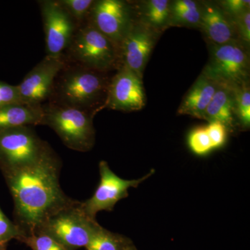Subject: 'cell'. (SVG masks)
<instances>
[{"label":"cell","mask_w":250,"mask_h":250,"mask_svg":"<svg viewBox=\"0 0 250 250\" xmlns=\"http://www.w3.org/2000/svg\"><path fill=\"white\" fill-rule=\"evenodd\" d=\"M60 170L52 150L32 165L1 171L14 202V223L23 237L36 233L51 215L75 202L61 188Z\"/></svg>","instance_id":"6da1fadb"},{"label":"cell","mask_w":250,"mask_h":250,"mask_svg":"<svg viewBox=\"0 0 250 250\" xmlns=\"http://www.w3.org/2000/svg\"><path fill=\"white\" fill-rule=\"evenodd\" d=\"M103 73L66 62L54 82L52 103L90 113L104 97L106 98L109 83Z\"/></svg>","instance_id":"7a4b0ae2"},{"label":"cell","mask_w":250,"mask_h":250,"mask_svg":"<svg viewBox=\"0 0 250 250\" xmlns=\"http://www.w3.org/2000/svg\"><path fill=\"white\" fill-rule=\"evenodd\" d=\"M63 57L66 62L104 72L116 65L118 49L86 21L77 28Z\"/></svg>","instance_id":"3957f363"},{"label":"cell","mask_w":250,"mask_h":250,"mask_svg":"<svg viewBox=\"0 0 250 250\" xmlns=\"http://www.w3.org/2000/svg\"><path fill=\"white\" fill-rule=\"evenodd\" d=\"M103 228L75 201L51 215L34 234L47 235L70 250L85 247Z\"/></svg>","instance_id":"277c9868"},{"label":"cell","mask_w":250,"mask_h":250,"mask_svg":"<svg viewBox=\"0 0 250 250\" xmlns=\"http://www.w3.org/2000/svg\"><path fill=\"white\" fill-rule=\"evenodd\" d=\"M42 107L43 125L52 128L66 147L83 152L92 149L95 132L89 112L52 103Z\"/></svg>","instance_id":"5b68a950"},{"label":"cell","mask_w":250,"mask_h":250,"mask_svg":"<svg viewBox=\"0 0 250 250\" xmlns=\"http://www.w3.org/2000/svg\"><path fill=\"white\" fill-rule=\"evenodd\" d=\"M52 150L29 126L0 132V169L14 170L32 165Z\"/></svg>","instance_id":"8992f818"},{"label":"cell","mask_w":250,"mask_h":250,"mask_svg":"<svg viewBox=\"0 0 250 250\" xmlns=\"http://www.w3.org/2000/svg\"><path fill=\"white\" fill-rule=\"evenodd\" d=\"M249 75V58L241 45L235 42L212 45L210 59L203 75L218 86L236 90L242 88Z\"/></svg>","instance_id":"52a82bcc"},{"label":"cell","mask_w":250,"mask_h":250,"mask_svg":"<svg viewBox=\"0 0 250 250\" xmlns=\"http://www.w3.org/2000/svg\"><path fill=\"white\" fill-rule=\"evenodd\" d=\"M39 2L45 32L46 56L62 57L78 26L58 0H42Z\"/></svg>","instance_id":"ba28073f"},{"label":"cell","mask_w":250,"mask_h":250,"mask_svg":"<svg viewBox=\"0 0 250 250\" xmlns=\"http://www.w3.org/2000/svg\"><path fill=\"white\" fill-rule=\"evenodd\" d=\"M100 182L95 193L84 202H81L82 209L88 216L96 219V215L102 210L110 211L114 208L117 202L128 196L130 188H137L143 181L154 173V170L142 178L126 180L116 175L108 166L107 163H100Z\"/></svg>","instance_id":"9c48e42d"},{"label":"cell","mask_w":250,"mask_h":250,"mask_svg":"<svg viewBox=\"0 0 250 250\" xmlns=\"http://www.w3.org/2000/svg\"><path fill=\"white\" fill-rule=\"evenodd\" d=\"M87 22L108 38L118 49L132 26L131 9L126 1L121 0L94 1Z\"/></svg>","instance_id":"30bf717a"},{"label":"cell","mask_w":250,"mask_h":250,"mask_svg":"<svg viewBox=\"0 0 250 250\" xmlns=\"http://www.w3.org/2000/svg\"><path fill=\"white\" fill-rule=\"evenodd\" d=\"M65 64L63 56H46L18 85L22 103L31 106H42V103L50 98L56 78Z\"/></svg>","instance_id":"8fae6325"},{"label":"cell","mask_w":250,"mask_h":250,"mask_svg":"<svg viewBox=\"0 0 250 250\" xmlns=\"http://www.w3.org/2000/svg\"><path fill=\"white\" fill-rule=\"evenodd\" d=\"M145 104L142 78L127 68L120 67L108 84L105 106L116 111L129 112L142 109Z\"/></svg>","instance_id":"7c38bea8"},{"label":"cell","mask_w":250,"mask_h":250,"mask_svg":"<svg viewBox=\"0 0 250 250\" xmlns=\"http://www.w3.org/2000/svg\"><path fill=\"white\" fill-rule=\"evenodd\" d=\"M154 44L152 33L132 24L118 49V59H121V67L127 68L142 78L143 70Z\"/></svg>","instance_id":"4fadbf2b"},{"label":"cell","mask_w":250,"mask_h":250,"mask_svg":"<svg viewBox=\"0 0 250 250\" xmlns=\"http://www.w3.org/2000/svg\"><path fill=\"white\" fill-rule=\"evenodd\" d=\"M200 24L213 45H221L234 42L233 26L218 6L206 4L201 11Z\"/></svg>","instance_id":"5bb4252c"},{"label":"cell","mask_w":250,"mask_h":250,"mask_svg":"<svg viewBox=\"0 0 250 250\" xmlns=\"http://www.w3.org/2000/svg\"><path fill=\"white\" fill-rule=\"evenodd\" d=\"M218 85L205 75L200 77L194 83L179 107L181 115H189L203 119L206 108L218 88Z\"/></svg>","instance_id":"9a60e30c"},{"label":"cell","mask_w":250,"mask_h":250,"mask_svg":"<svg viewBox=\"0 0 250 250\" xmlns=\"http://www.w3.org/2000/svg\"><path fill=\"white\" fill-rule=\"evenodd\" d=\"M42 106L14 104L0 108V132L18 126L43 125Z\"/></svg>","instance_id":"2e32d148"},{"label":"cell","mask_w":250,"mask_h":250,"mask_svg":"<svg viewBox=\"0 0 250 250\" xmlns=\"http://www.w3.org/2000/svg\"><path fill=\"white\" fill-rule=\"evenodd\" d=\"M234 108V96L231 94V90L218 86L206 108L203 120L208 122H220L226 127H231L233 126Z\"/></svg>","instance_id":"e0dca14e"},{"label":"cell","mask_w":250,"mask_h":250,"mask_svg":"<svg viewBox=\"0 0 250 250\" xmlns=\"http://www.w3.org/2000/svg\"><path fill=\"white\" fill-rule=\"evenodd\" d=\"M133 247L129 238L102 228L85 248L86 250H129Z\"/></svg>","instance_id":"ac0fdd59"},{"label":"cell","mask_w":250,"mask_h":250,"mask_svg":"<svg viewBox=\"0 0 250 250\" xmlns=\"http://www.w3.org/2000/svg\"><path fill=\"white\" fill-rule=\"evenodd\" d=\"M170 3L167 0H150L146 4L145 16L153 27L164 26L170 15Z\"/></svg>","instance_id":"d6986e66"},{"label":"cell","mask_w":250,"mask_h":250,"mask_svg":"<svg viewBox=\"0 0 250 250\" xmlns=\"http://www.w3.org/2000/svg\"><path fill=\"white\" fill-rule=\"evenodd\" d=\"M59 4L66 10L73 18L77 26L80 27L88 20L93 0H58Z\"/></svg>","instance_id":"ffe728a7"},{"label":"cell","mask_w":250,"mask_h":250,"mask_svg":"<svg viewBox=\"0 0 250 250\" xmlns=\"http://www.w3.org/2000/svg\"><path fill=\"white\" fill-rule=\"evenodd\" d=\"M188 145L192 152L198 155H205L213 149L207 130L203 126L192 130L188 136Z\"/></svg>","instance_id":"44dd1931"},{"label":"cell","mask_w":250,"mask_h":250,"mask_svg":"<svg viewBox=\"0 0 250 250\" xmlns=\"http://www.w3.org/2000/svg\"><path fill=\"white\" fill-rule=\"evenodd\" d=\"M235 108L237 116L243 126L250 124V92L249 88H240L234 90Z\"/></svg>","instance_id":"7402d4cb"},{"label":"cell","mask_w":250,"mask_h":250,"mask_svg":"<svg viewBox=\"0 0 250 250\" xmlns=\"http://www.w3.org/2000/svg\"><path fill=\"white\" fill-rule=\"evenodd\" d=\"M19 241L25 243L32 250H70L51 237L41 233L23 237Z\"/></svg>","instance_id":"603a6c76"},{"label":"cell","mask_w":250,"mask_h":250,"mask_svg":"<svg viewBox=\"0 0 250 250\" xmlns=\"http://www.w3.org/2000/svg\"><path fill=\"white\" fill-rule=\"evenodd\" d=\"M23 236L17 225L11 221L0 208V243H9L12 239L20 241Z\"/></svg>","instance_id":"cb8c5ba5"},{"label":"cell","mask_w":250,"mask_h":250,"mask_svg":"<svg viewBox=\"0 0 250 250\" xmlns=\"http://www.w3.org/2000/svg\"><path fill=\"white\" fill-rule=\"evenodd\" d=\"M205 128L213 149L221 147L226 141V126L220 122L213 121L209 122V124Z\"/></svg>","instance_id":"d4e9b609"},{"label":"cell","mask_w":250,"mask_h":250,"mask_svg":"<svg viewBox=\"0 0 250 250\" xmlns=\"http://www.w3.org/2000/svg\"><path fill=\"white\" fill-rule=\"evenodd\" d=\"M18 85H10L0 81V108L14 104H21Z\"/></svg>","instance_id":"484cf974"},{"label":"cell","mask_w":250,"mask_h":250,"mask_svg":"<svg viewBox=\"0 0 250 250\" xmlns=\"http://www.w3.org/2000/svg\"><path fill=\"white\" fill-rule=\"evenodd\" d=\"M172 18L176 22L184 24H200L201 11H172Z\"/></svg>","instance_id":"4316f807"},{"label":"cell","mask_w":250,"mask_h":250,"mask_svg":"<svg viewBox=\"0 0 250 250\" xmlns=\"http://www.w3.org/2000/svg\"><path fill=\"white\" fill-rule=\"evenodd\" d=\"M237 24L240 36L246 43L250 42V9L246 10L237 16Z\"/></svg>","instance_id":"83f0119b"},{"label":"cell","mask_w":250,"mask_h":250,"mask_svg":"<svg viewBox=\"0 0 250 250\" xmlns=\"http://www.w3.org/2000/svg\"><path fill=\"white\" fill-rule=\"evenodd\" d=\"M222 4L229 14L238 16L249 9L250 1L247 0H226L223 1Z\"/></svg>","instance_id":"f1b7e54d"},{"label":"cell","mask_w":250,"mask_h":250,"mask_svg":"<svg viewBox=\"0 0 250 250\" xmlns=\"http://www.w3.org/2000/svg\"><path fill=\"white\" fill-rule=\"evenodd\" d=\"M200 8L195 1L192 0H178L174 1L171 11H197Z\"/></svg>","instance_id":"f546056e"},{"label":"cell","mask_w":250,"mask_h":250,"mask_svg":"<svg viewBox=\"0 0 250 250\" xmlns=\"http://www.w3.org/2000/svg\"><path fill=\"white\" fill-rule=\"evenodd\" d=\"M7 246L8 243H0V250H6Z\"/></svg>","instance_id":"4dcf8cb0"},{"label":"cell","mask_w":250,"mask_h":250,"mask_svg":"<svg viewBox=\"0 0 250 250\" xmlns=\"http://www.w3.org/2000/svg\"><path fill=\"white\" fill-rule=\"evenodd\" d=\"M136 250V248H134V247H133L132 248H131V250Z\"/></svg>","instance_id":"1f68e13d"}]
</instances>
